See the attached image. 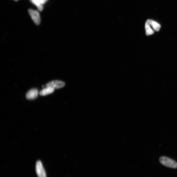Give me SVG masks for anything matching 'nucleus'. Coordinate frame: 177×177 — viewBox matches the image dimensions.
Returning <instances> with one entry per match:
<instances>
[{"label":"nucleus","instance_id":"2","mask_svg":"<svg viewBox=\"0 0 177 177\" xmlns=\"http://www.w3.org/2000/svg\"><path fill=\"white\" fill-rule=\"evenodd\" d=\"M28 12L35 24L37 25H39L41 20L39 12L36 10L32 9L28 10Z\"/></svg>","mask_w":177,"mask_h":177},{"label":"nucleus","instance_id":"11","mask_svg":"<svg viewBox=\"0 0 177 177\" xmlns=\"http://www.w3.org/2000/svg\"><path fill=\"white\" fill-rule=\"evenodd\" d=\"M14 1H18V0H14Z\"/></svg>","mask_w":177,"mask_h":177},{"label":"nucleus","instance_id":"10","mask_svg":"<svg viewBox=\"0 0 177 177\" xmlns=\"http://www.w3.org/2000/svg\"><path fill=\"white\" fill-rule=\"evenodd\" d=\"M39 1L40 3L42 5H43L47 2L48 0H38Z\"/></svg>","mask_w":177,"mask_h":177},{"label":"nucleus","instance_id":"5","mask_svg":"<svg viewBox=\"0 0 177 177\" xmlns=\"http://www.w3.org/2000/svg\"><path fill=\"white\" fill-rule=\"evenodd\" d=\"M38 92L37 89H33L30 90L26 94L27 99H34L37 97Z\"/></svg>","mask_w":177,"mask_h":177},{"label":"nucleus","instance_id":"8","mask_svg":"<svg viewBox=\"0 0 177 177\" xmlns=\"http://www.w3.org/2000/svg\"><path fill=\"white\" fill-rule=\"evenodd\" d=\"M145 29L146 30V34L147 35H149L153 34L154 31L151 28V25L147 21L145 24Z\"/></svg>","mask_w":177,"mask_h":177},{"label":"nucleus","instance_id":"3","mask_svg":"<svg viewBox=\"0 0 177 177\" xmlns=\"http://www.w3.org/2000/svg\"><path fill=\"white\" fill-rule=\"evenodd\" d=\"M35 169L38 177H47L45 171L40 161L38 160L37 162Z\"/></svg>","mask_w":177,"mask_h":177},{"label":"nucleus","instance_id":"6","mask_svg":"<svg viewBox=\"0 0 177 177\" xmlns=\"http://www.w3.org/2000/svg\"><path fill=\"white\" fill-rule=\"evenodd\" d=\"M55 89L52 87L46 86L40 92V94L41 96H44L52 93L54 91Z\"/></svg>","mask_w":177,"mask_h":177},{"label":"nucleus","instance_id":"4","mask_svg":"<svg viewBox=\"0 0 177 177\" xmlns=\"http://www.w3.org/2000/svg\"><path fill=\"white\" fill-rule=\"evenodd\" d=\"M64 82L60 81H51L46 85V86L52 87L54 89H60L62 88L65 86Z\"/></svg>","mask_w":177,"mask_h":177},{"label":"nucleus","instance_id":"1","mask_svg":"<svg viewBox=\"0 0 177 177\" xmlns=\"http://www.w3.org/2000/svg\"><path fill=\"white\" fill-rule=\"evenodd\" d=\"M160 162L162 165L167 167L173 169L177 168V163L170 158L162 156L160 158Z\"/></svg>","mask_w":177,"mask_h":177},{"label":"nucleus","instance_id":"9","mask_svg":"<svg viewBox=\"0 0 177 177\" xmlns=\"http://www.w3.org/2000/svg\"><path fill=\"white\" fill-rule=\"evenodd\" d=\"M32 3L37 7L38 11H42L43 9V5L41 4L38 0H30Z\"/></svg>","mask_w":177,"mask_h":177},{"label":"nucleus","instance_id":"7","mask_svg":"<svg viewBox=\"0 0 177 177\" xmlns=\"http://www.w3.org/2000/svg\"><path fill=\"white\" fill-rule=\"evenodd\" d=\"M147 21L153 27V29L155 31L158 32L160 30L161 26L158 22L151 19H148L147 20Z\"/></svg>","mask_w":177,"mask_h":177}]
</instances>
